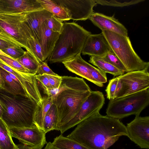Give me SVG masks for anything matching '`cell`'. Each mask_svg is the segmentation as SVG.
Masks as SVG:
<instances>
[{"label": "cell", "instance_id": "obj_31", "mask_svg": "<svg viewBox=\"0 0 149 149\" xmlns=\"http://www.w3.org/2000/svg\"><path fill=\"white\" fill-rule=\"evenodd\" d=\"M0 59L12 69L20 73L35 75L25 68L16 60L11 58L0 55Z\"/></svg>", "mask_w": 149, "mask_h": 149}, {"label": "cell", "instance_id": "obj_33", "mask_svg": "<svg viewBox=\"0 0 149 149\" xmlns=\"http://www.w3.org/2000/svg\"><path fill=\"white\" fill-rule=\"evenodd\" d=\"M48 28L53 31L60 33L63 23L53 15L44 21Z\"/></svg>", "mask_w": 149, "mask_h": 149}, {"label": "cell", "instance_id": "obj_18", "mask_svg": "<svg viewBox=\"0 0 149 149\" xmlns=\"http://www.w3.org/2000/svg\"><path fill=\"white\" fill-rule=\"evenodd\" d=\"M59 34L49 29L44 21L41 24L39 43L45 61L47 59L53 50Z\"/></svg>", "mask_w": 149, "mask_h": 149}, {"label": "cell", "instance_id": "obj_40", "mask_svg": "<svg viewBox=\"0 0 149 149\" xmlns=\"http://www.w3.org/2000/svg\"><path fill=\"white\" fill-rule=\"evenodd\" d=\"M16 145L17 149H35L34 148L23 144H19Z\"/></svg>", "mask_w": 149, "mask_h": 149}, {"label": "cell", "instance_id": "obj_11", "mask_svg": "<svg viewBox=\"0 0 149 149\" xmlns=\"http://www.w3.org/2000/svg\"><path fill=\"white\" fill-rule=\"evenodd\" d=\"M128 138L142 148L149 149V116H135L126 126Z\"/></svg>", "mask_w": 149, "mask_h": 149}, {"label": "cell", "instance_id": "obj_42", "mask_svg": "<svg viewBox=\"0 0 149 149\" xmlns=\"http://www.w3.org/2000/svg\"><path fill=\"white\" fill-rule=\"evenodd\" d=\"M3 108L2 104L0 101V118H1L3 112Z\"/></svg>", "mask_w": 149, "mask_h": 149}, {"label": "cell", "instance_id": "obj_2", "mask_svg": "<svg viewBox=\"0 0 149 149\" xmlns=\"http://www.w3.org/2000/svg\"><path fill=\"white\" fill-rule=\"evenodd\" d=\"M61 77L57 89H51L47 95L52 99L58 115V128L72 118L78 112L91 91L83 78Z\"/></svg>", "mask_w": 149, "mask_h": 149}, {"label": "cell", "instance_id": "obj_35", "mask_svg": "<svg viewBox=\"0 0 149 149\" xmlns=\"http://www.w3.org/2000/svg\"><path fill=\"white\" fill-rule=\"evenodd\" d=\"M36 77L43 89V91L51 89L48 77L47 74H36Z\"/></svg>", "mask_w": 149, "mask_h": 149}, {"label": "cell", "instance_id": "obj_4", "mask_svg": "<svg viewBox=\"0 0 149 149\" xmlns=\"http://www.w3.org/2000/svg\"><path fill=\"white\" fill-rule=\"evenodd\" d=\"M91 34L75 22L64 23L54 49L47 60L50 63H62L81 54Z\"/></svg>", "mask_w": 149, "mask_h": 149}, {"label": "cell", "instance_id": "obj_44", "mask_svg": "<svg viewBox=\"0 0 149 149\" xmlns=\"http://www.w3.org/2000/svg\"><path fill=\"white\" fill-rule=\"evenodd\" d=\"M0 55H4V56H7L10 57V56H9L7 55L5 53L3 52L1 50H0Z\"/></svg>", "mask_w": 149, "mask_h": 149}, {"label": "cell", "instance_id": "obj_13", "mask_svg": "<svg viewBox=\"0 0 149 149\" xmlns=\"http://www.w3.org/2000/svg\"><path fill=\"white\" fill-rule=\"evenodd\" d=\"M111 50L106 38L101 33L90 35L85 42L81 53L83 55L102 57Z\"/></svg>", "mask_w": 149, "mask_h": 149}, {"label": "cell", "instance_id": "obj_34", "mask_svg": "<svg viewBox=\"0 0 149 149\" xmlns=\"http://www.w3.org/2000/svg\"><path fill=\"white\" fill-rule=\"evenodd\" d=\"M2 51L10 58L16 60L22 56L26 51L20 46H10Z\"/></svg>", "mask_w": 149, "mask_h": 149}, {"label": "cell", "instance_id": "obj_17", "mask_svg": "<svg viewBox=\"0 0 149 149\" xmlns=\"http://www.w3.org/2000/svg\"><path fill=\"white\" fill-rule=\"evenodd\" d=\"M24 13L25 22L31 37L39 43L41 24L53 15L45 9Z\"/></svg>", "mask_w": 149, "mask_h": 149}, {"label": "cell", "instance_id": "obj_12", "mask_svg": "<svg viewBox=\"0 0 149 149\" xmlns=\"http://www.w3.org/2000/svg\"><path fill=\"white\" fill-rule=\"evenodd\" d=\"M68 11L70 19L85 20L94 13L93 8L97 4L94 0H54Z\"/></svg>", "mask_w": 149, "mask_h": 149}, {"label": "cell", "instance_id": "obj_5", "mask_svg": "<svg viewBox=\"0 0 149 149\" xmlns=\"http://www.w3.org/2000/svg\"><path fill=\"white\" fill-rule=\"evenodd\" d=\"M111 50L121 61L127 72L148 69L149 62L136 53L128 36L107 31H102Z\"/></svg>", "mask_w": 149, "mask_h": 149}, {"label": "cell", "instance_id": "obj_7", "mask_svg": "<svg viewBox=\"0 0 149 149\" xmlns=\"http://www.w3.org/2000/svg\"><path fill=\"white\" fill-rule=\"evenodd\" d=\"M25 16L24 13L0 12V28L26 50L27 42L31 37L25 22Z\"/></svg>", "mask_w": 149, "mask_h": 149}, {"label": "cell", "instance_id": "obj_10", "mask_svg": "<svg viewBox=\"0 0 149 149\" xmlns=\"http://www.w3.org/2000/svg\"><path fill=\"white\" fill-rule=\"evenodd\" d=\"M10 136L18 139L23 144L35 149H42L47 144L46 133L36 126L30 127H11Z\"/></svg>", "mask_w": 149, "mask_h": 149}, {"label": "cell", "instance_id": "obj_21", "mask_svg": "<svg viewBox=\"0 0 149 149\" xmlns=\"http://www.w3.org/2000/svg\"><path fill=\"white\" fill-rule=\"evenodd\" d=\"M38 1L44 9L51 13L57 19L62 22L70 19L67 10L54 0Z\"/></svg>", "mask_w": 149, "mask_h": 149}, {"label": "cell", "instance_id": "obj_1", "mask_svg": "<svg viewBox=\"0 0 149 149\" xmlns=\"http://www.w3.org/2000/svg\"><path fill=\"white\" fill-rule=\"evenodd\" d=\"M123 136L128 137L126 126L99 112L79 123L66 137L91 149H108Z\"/></svg>", "mask_w": 149, "mask_h": 149}, {"label": "cell", "instance_id": "obj_16", "mask_svg": "<svg viewBox=\"0 0 149 149\" xmlns=\"http://www.w3.org/2000/svg\"><path fill=\"white\" fill-rule=\"evenodd\" d=\"M62 63L69 71L92 83L93 76L98 70L84 60L80 53Z\"/></svg>", "mask_w": 149, "mask_h": 149}, {"label": "cell", "instance_id": "obj_29", "mask_svg": "<svg viewBox=\"0 0 149 149\" xmlns=\"http://www.w3.org/2000/svg\"><path fill=\"white\" fill-rule=\"evenodd\" d=\"M97 4L102 6L116 7H123L136 4L145 0L119 1L118 0H94Z\"/></svg>", "mask_w": 149, "mask_h": 149}, {"label": "cell", "instance_id": "obj_26", "mask_svg": "<svg viewBox=\"0 0 149 149\" xmlns=\"http://www.w3.org/2000/svg\"><path fill=\"white\" fill-rule=\"evenodd\" d=\"M58 115L56 106L52 104L45 116L43 123V130L46 134L51 131L57 130Z\"/></svg>", "mask_w": 149, "mask_h": 149}, {"label": "cell", "instance_id": "obj_6", "mask_svg": "<svg viewBox=\"0 0 149 149\" xmlns=\"http://www.w3.org/2000/svg\"><path fill=\"white\" fill-rule=\"evenodd\" d=\"M149 104V89L109 100L107 116L118 119L131 115L139 116Z\"/></svg>", "mask_w": 149, "mask_h": 149}, {"label": "cell", "instance_id": "obj_32", "mask_svg": "<svg viewBox=\"0 0 149 149\" xmlns=\"http://www.w3.org/2000/svg\"><path fill=\"white\" fill-rule=\"evenodd\" d=\"M102 58L105 61L124 72H127L126 69L124 65L112 50L108 52Z\"/></svg>", "mask_w": 149, "mask_h": 149}, {"label": "cell", "instance_id": "obj_22", "mask_svg": "<svg viewBox=\"0 0 149 149\" xmlns=\"http://www.w3.org/2000/svg\"><path fill=\"white\" fill-rule=\"evenodd\" d=\"M53 104L51 97H42V104L40 107L38 106L35 112L33 121L35 125L39 129L43 130L44 119L47 112Z\"/></svg>", "mask_w": 149, "mask_h": 149}, {"label": "cell", "instance_id": "obj_30", "mask_svg": "<svg viewBox=\"0 0 149 149\" xmlns=\"http://www.w3.org/2000/svg\"><path fill=\"white\" fill-rule=\"evenodd\" d=\"M26 50L30 52L41 64L44 61L42 49L39 43L34 39L31 38L27 42Z\"/></svg>", "mask_w": 149, "mask_h": 149}, {"label": "cell", "instance_id": "obj_8", "mask_svg": "<svg viewBox=\"0 0 149 149\" xmlns=\"http://www.w3.org/2000/svg\"><path fill=\"white\" fill-rule=\"evenodd\" d=\"M105 103L103 93L99 91H91L77 113L70 120L58 129L62 134L76 126L86 118L99 112Z\"/></svg>", "mask_w": 149, "mask_h": 149}, {"label": "cell", "instance_id": "obj_14", "mask_svg": "<svg viewBox=\"0 0 149 149\" xmlns=\"http://www.w3.org/2000/svg\"><path fill=\"white\" fill-rule=\"evenodd\" d=\"M44 9L38 0H0V12L17 13Z\"/></svg>", "mask_w": 149, "mask_h": 149}, {"label": "cell", "instance_id": "obj_43", "mask_svg": "<svg viewBox=\"0 0 149 149\" xmlns=\"http://www.w3.org/2000/svg\"><path fill=\"white\" fill-rule=\"evenodd\" d=\"M2 80L1 77L0 73V90H2Z\"/></svg>", "mask_w": 149, "mask_h": 149}, {"label": "cell", "instance_id": "obj_25", "mask_svg": "<svg viewBox=\"0 0 149 149\" xmlns=\"http://www.w3.org/2000/svg\"><path fill=\"white\" fill-rule=\"evenodd\" d=\"M0 149H17L12 140L8 127L0 118Z\"/></svg>", "mask_w": 149, "mask_h": 149}, {"label": "cell", "instance_id": "obj_20", "mask_svg": "<svg viewBox=\"0 0 149 149\" xmlns=\"http://www.w3.org/2000/svg\"><path fill=\"white\" fill-rule=\"evenodd\" d=\"M0 73L2 80V90L13 95H19L31 98L22 86L14 80L6 71L0 67Z\"/></svg>", "mask_w": 149, "mask_h": 149}, {"label": "cell", "instance_id": "obj_24", "mask_svg": "<svg viewBox=\"0 0 149 149\" xmlns=\"http://www.w3.org/2000/svg\"><path fill=\"white\" fill-rule=\"evenodd\" d=\"M52 143L54 146L60 149H91L61 134L54 138Z\"/></svg>", "mask_w": 149, "mask_h": 149}, {"label": "cell", "instance_id": "obj_36", "mask_svg": "<svg viewBox=\"0 0 149 149\" xmlns=\"http://www.w3.org/2000/svg\"><path fill=\"white\" fill-rule=\"evenodd\" d=\"M37 74L42 75L44 74L58 76L57 74L53 72L49 67L47 63L44 61L39 66Z\"/></svg>", "mask_w": 149, "mask_h": 149}, {"label": "cell", "instance_id": "obj_27", "mask_svg": "<svg viewBox=\"0 0 149 149\" xmlns=\"http://www.w3.org/2000/svg\"><path fill=\"white\" fill-rule=\"evenodd\" d=\"M16 60L35 75L36 74L38 68L41 65L34 55L28 50L25 51L22 56Z\"/></svg>", "mask_w": 149, "mask_h": 149}, {"label": "cell", "instance_id": "obj_23", "mask_svg": "<svg viewBox=\"0 0 149 149\" xmlns=\"http://www.w3.org/2000/svg\"><path fill=\"white\" fill-rule=\"evenodd\" d=\"M89 62L97 66L99 69L106 73L110 74L114 76H120L124 72L117 68L109 63L105 61L101 57L91 56Z\"/></svg>", "mask_w": 149, "mask_h": 149}, {"label": "cell", "instance_id": "obj_37", "mask_svg": "<svg viewBox=\"0 0 149 149\" xmlns=\"http://www.w3.org/2000/svg\"><path fill=\"white\" fill-rule=\"evenodd\" d=\"M51 89H56L58 88L61 82V77L47 74Z\"/></svg>", "mask_w": 149, "mask_h": 149}, {"label": "cell", "instance_id": "obj_28", "mask_svg": "<svg viewBox=\"0 0 149 149\" xmlns=\"http://www.w3.org/2000/svg\"><path fill=\"white\" fill-rule=\"evenodd\" d=\"M122 82L117 77L109 80L105 90L107 98L109 100L117 98L122 90Z\"/></svg>", "mask_w": 149, "mask_h": 149}, {"label": "cell", "instance_id": "obj_39", "mask_svg": "<svg viewBox=\"0 0 149 149\" xmlns=\"http://www.w3.org/2000/svg\"><path fill=\"white\" fill-rule=\"evenodd\" d=\"M0 36L2 37L6 38L8 40L14 41V40L10 36L6 33H4L3 31L0 28Z\"/></svg>", "mask_w": 149, "mask_h": 149}, {"label": "cell", "instance_id": "obj_38", "mask_svg": "<svg viewBox=\"0 0 149 149\" xmlns=\"http://www.w3.org/2000/svg\"><path fill=\"white\" fill-rule=\"evenodd\" d=\"M18 46L22 47L19 43L8 40L0 36V49L3 50L12 46Z\"/></svg>", "mask_w": 149, "mask_h": 149}, {"label": "cell", "instance_id": "obj_3", "mask_svg": "<svg viewBox=\"0 0 149 149\" xmlns=\"http://www.w3.org/2000/svg\"><path fill=\"white\" fill-rule=\"evenodd\" d=\"M0 101L4 110L1 119L8 128L36 126L33 118L38 105L33 100L0 90Z\"/></svg>", "mask_w": 149, "mask_h": 149}, {"label": "cell", "instance_id": "obj_9", "mask_svg": "<svg viewBox=\"0 0 149 149\" xmlns=\"http://www.w3.org/2000/svg\"><path fill=\"white\" fill-rule=\"evenodd\" d=\"M117 77L122 82L123 86L117 98L149 88V73L148 69L127 72Z\"/></svg>", "mask_w": 149, "mask_h": 149}, {"label": "cell", "instance_id": "obj_15", "mask_svg": "<svg viewBox=\"0 0 149 149\" xmlns=\"http://www.w3.org/2000/svg\"><path fill=\"white\" fill-rule=\"evenodd\" d=\"M89 19L102 31H109L128 36L127 30L113 15L108 16L101 13L94 12Z\"/></svg>", "mask_w": 149, "mask_h": 149}, {"label": "cell", "instance_id": "obj_41", "mask_svg": "<svg viewBox=\"0 0 149 149\" xmlns=\"http://www.w3.org/2000/svg\"><path fill=\"white\" fill-rule=\"evenodd\" d=\"M44 149H60L55 147L52 144V142H49L47 144Z\"/></svg>", "mask_w": 149, "mask_h": 149}, {"label": "cell", "instance_id": "obj_19", "mask_svg": "<svg viewBox=\"0 0 149 149\" xmlns=\"http://www.w3.org/2000/svg\"><path fill=\"white\" fill-rule=\"evenodd\" d=\"M0 67L17 77L31 98L35 96L37 93L39 88L36 75L24 74L18 72L13 70L0 59Z\"/></svg>", "mask_w": 149, "mask_h": 149}]
</instances>
